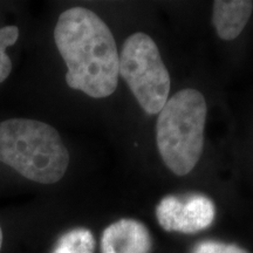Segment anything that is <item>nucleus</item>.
<instances>
[{
    "instance_id": "f257e3e1",
    "label": "nucleus",
    "mask_w": 253,
    "mask_h": 253,
    "mask_svg": "<svg viewBox=\"0 0 253 253\" xmlns=\"http://www.w3.org/2000/svg\"><path fill=\"white\" fill-rule=\"evenodd\" d=\"M60 55L67 66L66 82L93 99L108 97L119 84V52L112 31L84 7L62 12L54 30Z\"/></svg>"
},
{
    "instance_id": "f03ea898",
    "label": "nucleus",
    "mask_w": 253,
    "mask_h": 253,
    "mask_svg": "<svg viewBox=\"0 0 253 253\" xmlns=\"http://www.w3.org/2000/svg\"><path fill=\"white\" fill-rule=\"evenodd\" d=\"M0 162L40 184L65 176L69 153L54 126L31 119L0 122Z\"/></svg>"
},
{
    "instance_id": "7ed1b4c3",
    "label": "nucleus",
    "mask_w": 253,
    "mask_h": 253,
    "mask_svg": "<svg viewBox=\"0 0 253 253\" xmlns=\"http://www.w3.org/2000/svg\"><path fill=\"white\" fill-rule=\"evenodd\" d=\"M207 113L203 94L192 88L173 94L158 113V151L168 169L177 176L191 172L202 156Z\"/></svg>"
},
{
    "instance_id": "20e7f679",
    "label": "nucleus",
    "mask_w": 253,
    "mask_h": 253,
    "mask_svg": "<svg viewBox=\"0 0 253 253\" xmlns=\"http://www.w3.org/2000/svg\"><path fill=\"white\" fill-rule=\"evenodd\" d=\"M119 75L126 82L145 113L161 112L169 99L170 75L156 42L137 32L126 38L119 54Z\"/></svg>"
},
{
    "instance_id": "39448f33",
    "label": "nucleus",
    "mask_w": 253,
    "mask_h": 253,
    "mask_svg": "<svg viewBox=\"0 0 253 253\" xmlns=\"http://www.w3.org/2000/svg\"><path fill=\"white\" fill-rule=\"evenodd\" d=\"M214 217V203L201 194L166 196L156 207L158 224L168 232L197 233L210 227Z\"/></svg>"
},
{
    "instance_id": "423d86ee",
    "label": "nucleus",
    "mask_w": 253,
    "mask_h": 253,
    "mask_svg": "<svg viewBox=\"0 0 253 253\" xmlns=\"http://www.w3.org/2000/svg\"><path fill=\"white\" fill-rule=\"evenodd\" d=\"M153 248L149 230L136 219H120L104 229L101 253H150Z\"/></svg>"
},
{
    "instance_id": "0eeeda50",
    "label": "nucleus",
    "mask_w": 253,
    "mask_h": 253,
    "mask_svg": "<svg viewBox=\"0 0 253 253\" xmlns=\"http://www.w3.org/2000/svg\"><path fill=\"white\" fill-rule=\"evenodd\" d=\"M253 11L250 0H216L213 1L212 24L220 39L235 40L244 30Z\"/></svg>"
},
{
    "instance_id": "6e6552de",
    "label": "nucleus",
    "mask_w": 253,
    "mask_h": 253,
    "mask_svg": "<svg viewBox=\"0 0 253 253\" xmlns=\"http://www.w3.org/2000/svg\"><path fill=\"white\" fill-rule=\"evenodd\" d=\"M95 238L90 230L73 229L60 237L52 253H94Z\"/></svg>"
},
{
    "instance_id": "1a4fd4ad",
    "label": "nucleus",
    "mask_w": 253,
    "mask_h": 253,
    "mask_svg": "<svg viewBox=\"0 0 253 253\" xmlns=\"http://www.w3.org/2000/svg\"><path fill=\"white\" fill-rule=\"evenodd\" d=\"M18 38L19 28L17 26L0 28V84H2L12 72V61L6 53V48L13 46Z\"/></svg>"
},
{
    "instance_id": "9d476101",
    "label": "nucleus",
    "mask_w": 253,
    "mask_h": 253,
    "mask_svg": "<svg viewBox=\"0 0 253 253\" xmlns=\"http://www.w3.org/2000/svg\"><path fill=\"white\" fill-rule=\"evenodd\" d=\"M191 253H249L245 249L236 244H227L216 240H203L192 249Z\"/></svg>"
},
{
    "instance_id": "9b49d317",
    "label": "nucleus",
    "mask_w": 253,
    "mask_h": 253,
    "mask_svg": "<svg viewBox=\"0 0 253 253\" xmlns=\"http://www.w3.org/2000/svg\"><path fill=\"white\" fill-rule=\"evenodd\" d=\"M1 245H2V231H1V227H0V250H1Z\"/></svg>"
}]
</instances>
